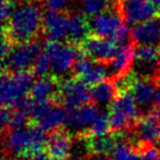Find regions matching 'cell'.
<instances>
[{
	"label": "cell",
	"mask_w": 160,
	"mask_h": 160,
	"mask_svg": "<svg viewBox=\"0 0 160 160\" xmlns=\"http://www.w3.org/2000/svg\"><path fill=\"white\" fill-rule=\"evenodd\" d=\"M42 6L34 0L21 2L3 24L2 35L14 45L36 41L43 34L44 13Z\"/></svg>",
	"instance_id": "cell-1"
},
{
	"label": "cell",
	"mask_w": 160,
	"mask_h": 160,
	"mask_svg": "<svg viewBox=\"0 0 160 160\" xmlns=\"http://www.w3.org/2000/svg\"><path fill=\"white\" fill-rule=\"evenodd\" d=\"M48 135L35 124H30L23 128L9 129L2 133L5 151L8 156H13L16 160L23 159L32 151L46 148Z\"/></svg>",
	"instance_id": "cell-2"
},
{
	"label": "cell",
	"mask_w": 160,
	"mask_h": 160,
	"mask_svg": "<svg viewBox=\"0 0 160 160\" xmlns=\"http://www.w3.org/2000/svg\"><path fill=\"white\" fill-rule=\"evenodd\" d=\"M34 75L28 72H8L2 71L0 82V100L1 107L16 109L29 97L34 83Z\"/></svg>",
	"instance_id": "cell-3"
},
{
	"label": "cell",
	"mask_w": 160,
	"mask_h": 160,
	"mask_svg": "<svg viewBox=\"0 0 160 160\" xmlns=\"http://www.w3.org/2000/svg\"><path fill=\"white\" fill-rule=\"evenodd\" d=\"M90 27L91 34L112 40L118 45L123 46L132 43L131 30L122 19L116 6L100 16L91 18Z\"/></svg>",
	"instance_id": "cell-4"
},
{
	"label": "cell",
	"mask_w": 160,
	"mask_h": 160,
	"mask_svg": "<svg viewBox=\"0 0 160 160\" xmlns=\"http://www.w3.org/2000/svg\"><path fill=\"white\" fill-rule=\"evenodd\" d=\"M43 51L38 41L13 45L9 55L2 60V71L13 73L32 71Z\"/></svg>",
	"instance_id": "cell-5"
},
{
	"label": "cell",
	"mask_w": 160,
	"mask_h": 160,
	"mask_svg": "<svg viewBox=\"0 0 160 160\" xmlns=\"http://www.w3.org/2000/svg\"><path fill=\"white\" fill-rule=\"evenodd\" d=\"M68 110L55 102H34L31 108V124L51 134L62 129L67 124Z\"/></svg>",
	"instance_id": "cell-6"
},
{
	"label": "cell",
	"mask_w": 160,
	"mask_h": 160,
	"mask_svg": "<svg viewBox=\"0 0 160 160\" xmlns=\"http://www.w3.org/2000/svg\"><path fill=\"white\" fill-rule=\"evenodd\" d=\"M44 51L48 54L54 75L60 78V75L67 73L73 69L75 64L83 54L79 46L62 42H47Z\"/></svg>",
	"instance_id": "cell-7"
},
{
	"label": "cell",
	"mask_w": 160,
	"mask_h": 160,
	"mask_svg": "<svg viewBox=\"0 0 160 160\" xmlns=\"http://www.w3.org/2000/svg\"><path fill=\"white\" fill-rule=\"evenodd\" d=\"M91 102V94L88 85L78 77L62 80L59 96L56 103L67 110L76 109Z\"/></svg>",
	"instance_id": "cell-8"
},
{
	"label": "cell",
	"mask_w": 160,
	"mask_h": 160,
	"mask_svg": "<svg viewBox=\"0 0 160 160\" xmlns=\"http://www.w3.org/2000/svg\"><path fill=\"white\" fill-rule=\"evenodd\" d=\"M116 8L127 25L135 27L159 17L150 0H118Z\"/></svg>",
	"instance_id": "cell-9"
},
{
	"label": "cell",
	"mask_w": 160,
	"mask_h": 160,
	"mask_svg": "<svg viewBox=\"0 0 160 160\" xmlns=\"http://www.w3.org/2000/svg\"><path fill=\"white\" fill-rule=\"evenodd\" d=\"M78 46L80 51L82 52L83 56L104 64H108L114 57L120 47L114 41L100 38L93 34H90Z\"/></svg>",
	"instance_id": "cell-10"
},
{
	"label": "cell",
	"mask_w": 160,
	"mask_h": 160,
	"mask_svg": "<svg viewBox=\"0 0 160 160\" xmlns=\"http://www.w3.org/2000/svg\"><path fill=\"white\" fill-rule=\"evenodd\" d=\"M75 77L83 80L87 85L96 86L108 79L110 76V70L108 64L91 59L87 56H82L76 62Z\"/></svg>",
	"instance_id": "cell-11"
},
{
	"label": "cell",
	"mask_w": 160,
	"mask_h": 160,
	"mask_svg": "<svg viewBox=\"0 0 160 160\" xmlns=\"http://www.w3.org/2000/svg\"><path fill=\"white\" fill-rule=\"evenodd\" d=\"M68 12L46 11L43 22V35L47 42H62L68 36Z\"/></svg>",
	"instance_id": "cell-12"
},
{
	"label": "cell",
	"mask_w": 160,
	"mask_h": 160,
	"mask_svg": "<svg viewBox=\"0 0 160 160\" xmlns=\"http://www.w3.org/2000/svg\"><path fill=\"white\" fill-rule=\"evenodd\" d=\"M62 79L55 75L41 77L34 81L29 98L34 102H55L59 96Z\"/></svg>",
	"instance_id": "cell-13"
},
{
	"label": "cell",
	"mask_w": 160,
	"mask_h": 160,
	"mask_svg": "<svg viewBox=\"0 0 160 160\" xmlns=\"http://www.w3.org/2000/svg\"><path fill=\"white\" fill-rule=\"evenodd\" d=\"M132 133L136 136L135 145H155L160 142V122L151 112L142 115Z\"/></svg>",
	"instance_id": "cell-14"
},
{
	"label": "cell",
	"mask_w": 160,
	"mask_h": 160,
	"mask_svg": "<svg viewBox=\"0 0 160 160\" xmlns=\"http://www.w3.org/2000/svg\"><path fill=\"white\" fill-rule=\"evenodd\" d=\"M100 114L98 105L93 102L87 103L76 109L68 110L67 124L78 132L77 135H80L91 126Z\"/></svg>",
	"instance_id": "cell-15"
},
{
	"label": "cell",
	"mask_w": 160,
	"mask_h": 160,
	"mask_svg": "<svg viewBox=\"0 0 160 160\" xmlns=\"http://www.w3.org/2000/svg\"><path fill=\"white\" fill-rule=\"evenodd\" d=\"M135 62V45L129 43L120 46L114 57L108 62L110 78L118 80L132 71V66Z\"/></svg>",
	"instance_id": "cell-16"
},
{
	"label": "cell",
	"mask_w": 160,
	"mask_h": 160,
	"mask_svg": "<svg viewBox=\"0 0 160 160\" xmlns=\"http://www.w3.org/2000/svg\"><path fill=\"white\" fill-rule=\"evenodd\" d=\"M132 43L139 45H157L160 42V19L153 18L135 25L131 31Z\"/></svg>",
	"instance_id": "cell-17"
},
{
	"label": "cell",
	"mask_w": 160,
	"mask_h": 160,
	"mask_svg": "<svg viewBox=\"0 0 160 160\" xmlns=\"http://www.w3.org/2000/svg\"><path fill=\"white\" fill-rule=\"evenodd\" d=\"M158 86H159V82L156 79L139 77L137 75L129 93H132L138 105L142 108H153Z\"/></svg>",
	"instance_id": "cell-18"
},
{
	"label": "cell",
	"mask_w": 160,
	"mask_h": 160,
	"mask_svg": "<svg viewBox=\"0 0 160 160\" xmlns=\"http://www.w3.org/2000/svg\"><path fill=\"white\" fill-rule=\"evenodd\" d=\"M72 146V138L68 131L62 128L48 135L46 150L52 160H65L69 157Z\"/></svg>",
	"instance_id": "cell-19"
},
{
	"label": "cell",
	"mask_w": 160,
	"mask_h": 160,
	"mask_svg": "<svg viewBox=\"0 0 160 160\" xmlns=\"http://www.w3.org/2000/svg\"><path fill=\"white\" fill-rule=\"evenodd\" d=\"M124 134L109 133L103 136L83 138L88 156H109L113 152L116 145Z\"/></svg>",
	"instance_id": "cell-20"
},
{
	"label": "cell",
	"mask_w": 160,
	"mask_h": 160,
	"mask_svg": "<svg viewBox=\"0 0 160 160\" xmlns=\"http://www.w3.org/2000/svg\"><path fill=\"white\" fill-rule=\"evenodd\" d=\"M91 34L90 21H88L87 16L79 12L69 13L68 18V36L66 43L72 45H79L85 38Z\"/></svg>",
	"instance_id": "cell-21"
},
{
	"label": "cell",
	"mask_w": 160,
	"mask_h": 160,
	"mask_svg": "<svg viewBox=\"0 0 160 160\" xmlns=\"http://www.w3.org/2000/svg\"><path fill=\"white\" fill-rule=\"evenodd\" d=\"M91 102L97 105H111L118 96L115 81L111 78L104 80L96 86H92L90 89Z\"/></svg>",
	"instance_id": "cell-22"
},
{
	"label": "cell",
	"mask_w": 160,
	"mask_h": 160,
	"mask_svg": "<svg viewBox=\"0 0 160 160\" xmlns=\"http://www.w3.org/2000/svg\"><path fill=\"white\" fill-rule=\"evenodd\" d=\"M111 109H114L116 111L123 113L125 116L129 118L132 122L137 123V121L140 118V111L138 110V104L132 93H120L114 102L110 105Z\"/></svg>",
	"instance_id": "cell-23"
},
{
	"label": "cell",
	"mask_w": 160,
	"mask_h": 160,
	"mask_svg": "<svg viewBox=\"0 0 160 160\" xmlns=\"http://www.w3.org/2000/svg\"><path fill=\"white\" fill-rule=\"evenodd\" d=\"M110 158L111 160H142V155L135 145L122 139L116 145Z\"/></svg>",
	"instance_id": "cell-24"
},
{
	"label": "cell",
	"mask_w": 160,
	"mask_h": 160,
	"mask_svg": "<svg viewBox=\"0 0 160 160\" xmlns=\"http://www.w3.org/2000/svg\"><path fill=\"white\" fill-rule=\"evenodd\" d=\"M115 6L116 3L113 5V0H82L81 3L82 13L91 18L104 13Z\"/></svg>",
	"instance_id": "cell-25"
},
{
	"label": "cell",
	"mask_w": 160,
	"mask_h": 160,
	"mask_svg": "<svg viewBox=\"0 0 160 160\" xmlns=\"http://www.w3.org/2000/svg\"><path fill=\"white\" fill-rule=\"evenodd\" d=\"M109 132H111V127H110V122H109V116L108 114L101 113L98 116L96 121L91 124V126L85 131L82 134L77 135L78 138L83 139L87 137H97V136H103L109 134Z\"/></svg>",
	"instance_id": "cell-26"
},
{
	"label": "cell",
	"mask_w": 160,
	"mask_h": 160,
	"mask_svg": "<svg viewBox=\"0 0 160 160\" xmlns=\"http://www.w3.org/2000/svg\"><path fill=\"white\" fill-rule=\"evenodd\" d=\"M52 69V62L51 58H49L48 54L45 51L42 52L40 56H38V60H36L35 65L33 67L32 72L35 75V77H45V76L49 75V70Z\"/></svg>",
	"instance_id": "cell-27"
},
{
	"label": "cell",
	"mask_w": 160,
	"mask_h": 160,
	"mask_svg": "<svg viewBox=\"0 0 160 160\" xmlns=\"http://www.w3.org/2000/svg\"><path fill=\"white\" fill-rule=\"evenodd\" d=\"M142 160H160V149L155 145H135Z\"/></svg>",
	"instance_id": "cell-28"
},
{
	"label": "cell",
	"mask_w": 160,
	"mask_h": 160,
	"mask_svg": "<svg viewBox=\"0 0 160 160\" xmlns=\"http://www.w3.org/2000/svg\"><path fill=\"white\" fill-rule=\"evenodd\" d=\"M72 0H43V7L47 11H54V12H66L69 5Z\"/></svg>",
	"instance_id": "cell-29"
},
{
	"label": "cell",
	"mask_w": 160,
	"mask_h": 160,
	"mask_svg": "<svg viewBox=\"0 0 160 160\" xmlns=\"http://www.w3.org/2000/svg\"><path fill=\"white\" fill-rule=\"evenodd\" d=\"M16 8L13 0H1V19L3 21V24L10 19Z\"/></svg>",
	"instance_id": "cell-30"
},
{
	"label": "cell",
	"mask_w": 160,
	"mask_h": 160,
	"mask_svg": "<svg viewBox=\"0 0 160 160\" xmlns=\"http://www.w3.org/2000/svg\"><path fill=\"white\" fill-rule=\"evenodd\" d=\"M21 160H52V158L49 157L46 148H42L32 151L31 153H29L27 157Z\"/></svg>",
	"instance_id": "cell-31"
},
{
	"label": "cell",
	"mask_w": 160,
	"mask_h": 160,
	"mask_svg": "<svg viewBox=\"0 0 160 160\" xmlns=\"http://www.w3.org/2000/svg\"><path fill=\"white\" fill-rule=\"evenodd\" d=\"M155 105L160 108V85L158 86L157 91H156V98H155Z\"/></svg>",
	"instance_id": "cell-32"
},
{
	"label": "cell",
	"mask_w": 160,
	"mask_h": 160,
	"mask_svg": "<svg viewBox=\"0 0 160 160\" xmlns=\"http://www.w3.org/2000/svg\"><path fill=\"white\" fill-rule=\"evenodd\" d=\"M150 2L152 3L153 7L156 8L158 14H159V17H160V0H150Z\"/></svg>",
	"instance_id": "cell-33"
},
{
	"label": "cell",
	"mask_w": 160,
	"mask_h": 160,
	"mask_svg": "<svg viewBox=\"0 0 160 160\" xmlns=\"http://www.w3.org/2000/svg\"><path fill=\"white\" fill-rule=\"evenodd\" d=\"M157 76H158V81L160 82V56L157 62Z\"/></svg>",
	"instance_id": "cell-34"
},
{
	"label": "cell",
	"mask_w": 160,
	"mask_h": 160,
	"mask_svg": "<svg viewBox=\"0 0 160 160\" xmlns=\"http://www.w3.org/2000/svg\"><path fill=\"white\" fill-rule=\"evenodd\" d=\"M65 160H86V159H79V158H76V157H68Z\"/></svg>",
	"instance_id": "cell-35"
},
{
	"label": "cell",
	"mask_w": 160,
	"mask_h": 160,
	"mask_svg": "<svg viewBox=\"0 0 160 160\" xmlns=\"http://www.w3.org/2000/svg\"><path fill=\"white\" fill-rule=\"evenodd\" d=\"M3 160H16V159H9V158H3Z\"/></svg>",
	"instance_id": "cell-36"
}]
</instances>
